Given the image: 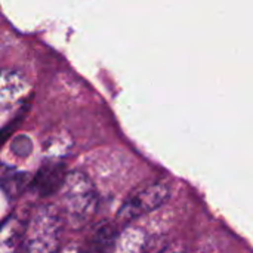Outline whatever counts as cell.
<instances>
[{
	"label": "cell",
	"mask_w": 253,
	"mask_h": 253,
	"mask_svg": "<svg viewBox=\"0 0 253 253\" xmlns=\"http://www.w3.org/2000/svg\"><path fill=\"white\" fill-rule=\"evenodd\" d=\"M58 194V211L64 219L65 227L82 230L92 222L98 211L99 199L95 184L84 172H68Z\"/></svg>",
	"instance_id": "1"
},
{
	"label": "cell",
	"mask_w": 253,
	"mask_h": 253,
	"mask_svg": "<svg viewBox=\"0 0 253 253\" xmlns=\"http://www.w3.org/2000/svg\"><path fill=\"white\" fill-rule=\"evenodd\" d=\"M65 224L52 205L36 208L27 218V228L19 253H58Z\"/></svg>",
	"instance_id": "2"
},
{
	"label": "cell",
	"mask_w": 253,
	"mask_h": 253,
	"mask_svg": "<svg viewBox=\"0 0 253 253\" xmlns=\"http://www.w3.org/2000/svg\"><path fill=\"white\" fill-rule=\"evenodd\" d=\"M170 197V188L165 182H154L127 199L117 212V219L120 222H132L165 205Z\"/></svg>",
	"instance_id": "3"
},
{
	"label": "cell",
	"mask_w": 253,
	"mask_h": 253,
	"mask_svg": "<svg viewBox=\"0 0 253 253\" xmlns=\"http://www.w3.org/2000/svg\"><path fill=\"white\" fill-rule=\"evenodd\" d=\"M67 175L68 173L65 172V166L62 163H56V162L46 163L37 170L34 178L30 181L28 188L39 197L58 194L64 185Z\"/></svg>",
	"instance_id": "4"
},
{
	"label": "cell",
	"mask_w": 253,
	"mask_h": 253,
	"mask_svg": "<svg viewBox=\"0 0 253 253\" xmlns=\"http://www.w3.org/2000/svg\"><path fill=\"white\" fill-rule=\"evenodd\" d=\"M27 228V218L9 215L0 228V253H19Z\"/></svg>",
	"instance_id": "5"
},
{
	"label": "cell",
	"mask_w": 253,
	"mask_h": 253,
	"mask_svg": "<svg viewBox=\"0 0 253 253\" xmlns=\"http://www.w3.org/2000/svg\"><path fill=\"white\" fill-rule=\"evenodd\" d=\"M119 231L111 224H104L96 228L93 236L89 240L87 245V253H108L114 251V246L119 239Z\"/></svg>",
	"instance_id": "6"
},
{
	"label": "cell",
	"mask_w": 253,
	"mask_h": 253,
	"mask_svg": "<svg viewBox=\"0 0 253 253\" xmlns=\"http://www.w3.org/2000/svg\"><path fill=\"white\" fill-rule=\"evenodd\" d=\"M147 246V234L141 228H127L119 234L114 253H144Z\"/></svg>",
	"instance_id": "7"
},
{
	"label": "cell",
	"mask_w": 253,
	"mask_h": 253,
	"mask_svg": "<svg viewBox=\"0 0 253 253\" xmlns=\"http://www.w3.org/2000/svg\"><path fill=\"white\" fill-rule=\"evenodd\" d=\"M27 184H30L27 181V175L16 170L15 168H7L6 165H3V170H1V191L9 196V197H18L24 188L27 187Z\"/></svg>",
	"instance_id": "8"
},
{
	"label": "cell",
	"mask_w": 253,
	"mask_h": 253,
	"mask_svg": "<svg viewBox=\"0 0 253 253\" xmlns=\"http://www.w3.org/2000/svg\"><path fill=\"white\" fill-rule=\"evenodd\" d=\"M12 151L13 154L19 157H27L31 153V142L27 136H18L12 142Z\"/></svg>",
	"instance_id": "9"
},
{
	"label": "cell",
	"mask_w": 253,
	"mask_h": 253,
	"mask_svg": "<svg viewBox=\"0 0 253 253\" xmlns=\"http://www.w3.org/2000/svg\"><path fill=\"white\" fill-rule=\"evenodd\" d=\"M160 253H185V249L181 243H172V245L166 246Z\"/></svg>",
	"instance_id": "10"
},
{
	"label": "cell",
	"mask_w": 253,
	"mask_h": 253,
	"mask_svg": "<svg viewBox=\"0 0 253 253\" xmlns=\"http://www.w3.org/2000/svg\"><path fill=\"white\" fill-rule=\"evenodd\" d=\"M58 253H87L86 251L80 249L79 246H67L64 249H61Z\"/></svg>",
	"instance_id": "11"
}]
</instances>
